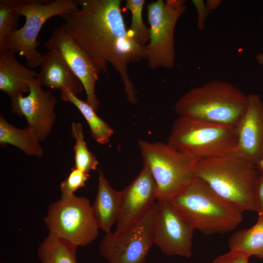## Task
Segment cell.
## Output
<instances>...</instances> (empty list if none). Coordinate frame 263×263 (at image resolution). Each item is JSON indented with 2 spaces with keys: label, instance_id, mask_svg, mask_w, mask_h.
Here are the masks:
<instances>
[{
  "label": "cell",
  "instance_id": "1f68e13d",
  "mask_svg": "<svg viewBox=\"0 0 263 263\" xmlns=\"http://www.w3.org/2000/svg\"><path fill=\"white\" fill-rule=\"evenodd\" d=\"M257 61L261 65H263V53H258L255 55Z\"/></svg>",
  "mask_w": 263,
  "mask_h": 263
},
{
  "label": "cell",
  "instance_id": "cb8c5ba5",
  "mask_svg": "<svg viewBox=\"0 0 263 263\" xmlns=\"http://www.w3.org/2000/svg\"><path fill=\"white\" fill-rule=\"evenodd\" d=\"M145 0H127L125 7L132 15L131 24L127 31L129 36L139 45L142 47L150 40V29L143 22L142 11Z\"/></svg>",
  "mask_w": 263,
  "mask_h": 263
},
{
  "label": "cell",
  "instance_id": "7402d4cb",
  "mask_svg": "<svg viewBox=\"0 0 263 263\" xmlns=\"http://www.w3.org/2000/svg\"><path fill=\"white\" fill-rule=\"evenodd\" d=\"M230 250L250 257L263 259V221L248 229H241L231 235L228 240Z\"/></svg>",
  "mask_w": 263,
  "mask_h": 263
},
{
  "label": "cell",
  "instance_id": "6da1fadb",
  "mask_svg": "<svg viewBox=\"0 0 263 263\" xmlns=\"http://www.w3.org/2000/svg\"><path fill=\"white\" fill-rule=\"evenodd\" d=\"M79 10L59 16L64 27L101 71L111 64L118 73L127 100L137 102V91L128 72L130 63L145 58L143 48L128 35L121 0H76Z\"/></svg>",
  "mask_w": 263,
  "mask_h": 263
},
{
  "label": "cell",
  "instance_id": "8992f818",
  "mask_svg": "<svg viewBox=\"0 0 263 263\" xmlns=\"http://www.w3.org/2000/svg\"><path fill=\"white\" fill-rule=\"evenodd\" d=\"M15 8L25 17V22L5 39L2 50L24 56L31 68L41 65L43 59L44 55L37 50L39 45L38 35L43 24L54 16L79 10L77 2L73 0H16Z\"/></svg>",
  "mask_w": 263,
  "mask_h": 263
},
{
  "label": "cell",
  "instance_id": "ffe728a7",
  "mask_svg": "<svg viewBox=\"0 0 263 263\" xmlns=\"http://www.w3.org/2000/svg\"><path fill=\"white\" fill-rule=\"evenodd\" d=\"M77 247L72 243L49 232L38 248V256L41 263H77Z\"/></svg>",
  "mask_w": 263,
  "mask_h": 263
},
{
  "label": "cell",
  "instance_id": "603a6c76",
  "mask_svg": "<svg viewBox=\"0 0 263 263\" xmlns=\"http://www.w3.org/2000/svg\"><path fill=\"white\" fill-rule=\"evenodd\" d=\"M71 135L75 139L74 146L75 152V167L85 172L96 170L98 161L87 148L85 141L83 125L81 123L72 122Z\"/></svg>",
  "mask_w": 263,
  "mask_h": 263
},
{
  "label": "cell",
  "instance_id": "8fae6325",
  "mask_svg": "<svg viewBox=\"0 0 263 263\" xmlns=\"http://www.w3.org/2000/svg\"><path fill=\"white\" fill-rule=\"evenodd\" d=\"M48 50L57 51L79 79L86 92V102L96 112L99 100L95 85L101 71L88 53L72 37L63 24L56 27L44 43Z\"/></svg>",
  "mask_w": 263,
  "mask_h": 263
},
{
  "label": "cell",
  "instance_id": "d6a6232c",
  "mask_svg": "<svg viewBox=\"0 0 263 263\" xmlns=\"http://www.w3.org/2000/svg\"></svg>",
  "mask_w": 263,
  "mask_h": 263
},
{
  "label": "cell",
  "instance_id": "9a60e30c",
  "mask_svg": "<svg viewBox=\"0 0 263 263\" xmlns=\"http://www.w3.org/2000/svg\"><path fill=\"white\" fill-rule=\"evenodd\" d=\"M247 96L246 110L235 127L237 142L233 154L256 165L263 143V102L258 94Z\"/></svg>",
  "mask_w": 263,
  "mask_h": 263
},
{
  "label": "cell",
  "instance_id": "44dd1931",
  "mask_svg": "<svg viewBox=\"0 0 263 263\" xmlns=\"http://www.w3.org/2000/svg\"><path fill=\"white\" fill-rule=\"evenodd\" d=\"M60 97L63 100L74 104L81 112L89 125L93 139L100 144L109 142L113 133V129L96 114L86 101L82 100L69 91H61Z\"/></svg>",
  "mask_w": 263,
  "mask_h": 263
},
{
  "label": "cell",
  "instance_id": "ac0fdd59",
  "mask_svg": "<svg viewBox=\"0 0 263 263\" xmlns=\"http://www.w3.org/2000/svg\"><path fill=\"white\" fill-rule=\"evenodd\" d=\"M121 192L112 188L101 170L99 172L98 189L92 206L94 219L99 228L109 233L118 218Z\"/></svg>",
  "mask_w": 263,
  "mask_h": 263
},
{
  "label": "cell",
  "instance_id": "52a82bcc",
  "mask_svg": "<svg viewBox=\"0 0 263 263\" xmlns=\"http://www.w3.org/2000/svg\"><path fill=\"white\" fill-rule=\"evenodd\" d=\"M144 164L157 187V201H169L196 177L198 160L182 153L168 143L138 140Z\"/></svg>",
  "mask_w": 263,
  "mask_h": 263
},
{
  "label": "cell",
  "instance_id": "f1b7e54d",
  "mask_svg": "<svg viewBox=\"0 0 263 263\" xmlns=\"http://www.w3.org/2000/svg\"><path fill=\"white\" fill-rule=\"evenodd\" d=\"M197 14V25L199 30L204 29L206 18L211 11L207 7L203 0H192Z\"/></svg>",
  "mask_w": 263,
  "mask_h": 263
},
{
  "label": "cell",
  "instance_id": "d4e9b609",
  "mask_svg": "<svg viewBox=\"0 0 263 263\" xmlns=\"http://www.w3.org/2000/svg\"><path fill=\"white\" fill-rule=\"evenodd\" d=\"M16 0H0V51L5 39L18 29V22L21 17L16 11Z\"/></svg>",
  "mask_w": 263,
  "mask_h": 263
},
{
  "label": "cell",
  "instance_id": "4fadbf2b",
  "mask_svg": "<svg viewBox=\"0 0 263 263\" xmlns=\"http://www.w3.org/2000/svg\"><path fill=\"white\" fill-rule=\"evenodd\" d=\"M157 202L159 213L155 227L154 244L165 255L190 258L194 229L173 210L169 201Z\"/></svg>",
  "mask_w": 263,
  "mask_h": 263
},
{
  "label": "cell",
  "instance_id": "ba28073f",
  "mask_svg": "<svg viewBox=\"0 0 263 263\" xmlns=\"http://www.w3.org/2000/svg\"><path fill=\"white\" fill-rule=\"evenodd\" d=\"M43 221L49 232L77 246L89 245L98 235L89 200L74 194L51 204Z\"/></svg>",
  "mask_w": 263,
  "mask_h": 263
},
{
  "label": "cell",
  "instance_id": "f546056e",
  "mask_svg": "<svg viewBox=\"0 0 263 263\" xmlns=\"http://www.w3.org/2000/svg\"><path fill=\"white\" fill-rule=\"evenodd\" d=\"M221 0H208L206 3L207 7L212 11L217 8L221 3Z\"/></svg>",
  "mask_w": 263,
  "mask_h": 263
},
{
  "label": "cell",
  "instance_id": "7c38bea8",
  "mask_svg": "<svg viewBox=\"0 0 263 263\" xmlns=\"http://www.w3.org/2000/svg\"><path fill=\"white\" fill-rule=\"evenodd\" d=\"M29 84L27 96L20 94L11 99V112L24 116L28 126L35 130L42 142L51 133L56 120V99L53 94L42 89L37 78L31 80Z\"/></svg>",
  "mask_w": 263,
  "mask_h": 263
},
{
  "label": "cell",
  "instance_id": "5b68a950",
  "mask_svg": "<svg viewBox=\"0 0 263 263\" xmlns=\"http://www.w3.org/2000/svg\"><path fill=\"white\" fill-rule=\"evenodd\" d=\"M236 128L178 116L174 121L168 143L196 160L233 154Z\"/></svg>",
  "mask_w": 263,
  "mask_h": 263
},
{
  "label": "cell",
  "instance_id": "9c48e42d",
  "mask_svg": "<svg viewBox=\"0 0 263 263\" xmlns=\"http://www.w3.org/2000/svg\"><path fill=\"white\" fill-rule=\"evenodd\" d=\"M158 213V204L154 202L148 211L130 227L106 233L99 244L100 254L109 263H145L154 244Z\"/></svg>",
  "mask_w": 263,
  "mask_h": 263
},
{
  "label": "cell",
  "instance_id": "d6986e66",
  "mask_svg": "<svg viewBox=\"0 0 263 263\" xmlns=\"http://www.w3.org/2000/svg\"><path fill=\"white\" fill-rule=\"evenodd\" d=\"M35 130L28 126L25 129L18 128L0 115V144L1 147L7 144L13 145L28 156L41 157L43 149Z\"/></svg>",
  "mask_w": 263,
  "mask_h": 263
},
{
  "label": "cell",
  "instance_id": "7a4b0ae2",
  "mask_svg": "<svg viewBox=\"0 0 263 263\" xmlns=\"http://www.w3.org/2000/svg\"><path fill=\"white\" fill-rule=\"evenodd\" d=\"M169 203L188 225L207 234L231 231L243 221L242 211L196 176Z\"/></svg>",
  "mask_w": 263,
  "mask_h": 263
},
{
  "label": "cell",
  "instance_id": "4dcf8cb0",
  "mask_svg": "<svg viewBox=\"0 0 263 263\" xmlns=\"http://www.w3.org/2000/svg\"><path fill=\"white\" fill-rule=\"evenodd\" d=\"M256 166L260 173H263V143L261 147L259 159Z\"/></svg>",
  "mask_w": 263,
  "mask_h": 263
},
{
  "label": "cell",
  "instance_id": "3957f363",
  "mask_svg": "<svg viewBox=\"0 0 263 263\" xmlns=\"http://www.w3.org/2000/svg\"><path fill=\"white\" fill-rule=\"evenodd\" d=\"M248 96L233 84L211 80L193 88L176 102L178 116L235 127L244 113Z\"/></svg>",
  "mask_w": 263,
  "mask_h": 263
},
{
  "label": "cell",
  "instance_id": "2e32d148",
  "mask_svg": "<svg viewBox=\"0 0 263 263\" xmlns=\"http://www.w3.org/2000/svg\"><path fill=\"white\" fill-rule=\"evenodd\" d=\"M40 66L37 78L42 86L60 92L69 91L75 95L84 90L79 79L57 51L48 50Z\"/></svg>",
  "mask_w": 263,
  "mask_h": 263
},
{
  "label": "cell",
  "instance_id": "30bf717a",
  "mask_svg": "<svg viewBox=\"0 0 263 263\" xmlns=\"http://www.w3.org/2000/svg\"><path fill=\"white\" fill-rule=\"evenodd\" d=\"M186 5L179 8L168 6L163 0L147 4V17L150 24V40L143 48L149 67L172 68L175 62L174 32L176 24L186 10Z\"/></svg>",
  "mask_w": 263,
  "mask_h": 263
},
{
  "label": "cell",
  "instance_id": "5bb4252c",
  "mask_svg": "<svg viewBox=\"0 0 263 263\" xmlns=\"http://www.w3.org/2000/svg\"><path fill=\"white\" fill-rule=\"evenodd\" d=\"M121 192V202L116 231L124 230L140 220L157 199V187L148 166Z\"/></svg>",
  "mask_w": 263,
  "mask_h": 263
},
{
  "label": "cell",
  "instance_id": "83f0119b",
  "mask_svg": "<svg viewBox=\"0 0 263 263\" xmlns=\"http://www.w3.org/2000/svg\"><path fill=\"white\" fill-rule=\"evenodd\" d=\"M255 202L257 221H263V173H260L256 184Z\"/></svg>",
  "mask_w": 263,
  "mask_h": 263
},
{
  "label": "cell",
  "instance_id": "4316f807",
  "mask_svg": "<svg viewBox=\"0 0 263 263\" xmlns=\"http://www.w3.org/2000/svg\"><path fill=\"white\" fill-rule=\"evenodd\" d=\"M249 258L241 253L230 250L217 257L210 263H248Z\"/></svg>",
  "mask_w": 263,
  "mask_h": 263
},
{
  "label": "cell",
  "instance_id": "277c9868",
  "mask_svg": "<svg viewBox=\"0 0 263 263\" xmlns=\"http://www.w3.org/2000/svg\"><path fill=\"white\" fill-rule=\"evenodd\" d=\"M256 166L233 154L197 161L196 176L242 212L256 211Z\"/></svg>",
  "mask_w": 263,
  "mask_h": 263
},
{
  "label": "cell",
  "instance_id": "484cf974",
  "mask_svg": "<svg viewBox=\"0 0 263 263\" xmlns=\"http://www.w3.org/2000/svg\"><path fill=\"white\" fill-rule=\"evenodd\" d=\"M89 176V173L74 167L68 177L60 184L61 195L73 194L78 189L85 187V183Z\"/></svg>",
  "mask_w": 263,
  "mask_h": 263
},
{
  "label": "cell",
  "instance_id": "e0dca14e",
  "mask_svg": "<svg viewBox=\"0 0 263 263\" xmlns=\"http://www.w3.org/2000/svg\"><path fill=\"white\" fill-rule=\"evenodd\" d=\"M12 51H0V90L10 98L29 92V82L37 78L38 73L21 65Z\"/></svg>",
  "mask_w": 263,
  "mask_h": 263
}]
</instances>
